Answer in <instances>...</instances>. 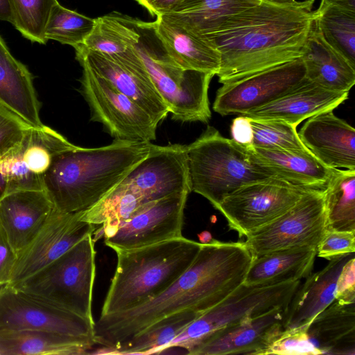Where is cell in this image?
<instances>
[{"label": "cell", "mask_w": 355, "mask_h": 355, "mask_svg": "<svg viewBox=\"0 0 355 355\" xmlns=\"http://www.w3.org/2000/svg\"><path fill=\"white\" fill-rule=\"evenodd\" d=\"M252 260L243 242L202 243L191 266L158 295L132 309L100 315L94 322L95 343L111 351L164 317L184 310L203 313L243 283Z\"/></svg>", "instance_id": "6da1fadb"}, {"label": "cell", "mask_w": 355, "mask_h": 355, "mask_svg": "<svg viewBox=\"0 0 355 355\" xmlns=\"http://www.w3.org/2000/svg\"><path fill=\"white\" fill-rule=\"evenodd\" d=\"M313 3L261 1L227 19L205 37L220 54L218 82L239 80L300 58L314 22Z\"/></svg>", "instance_id": "7a4b0ae2"}, {"label": "cell", "mask_w": 355, "mask_h": 355, "mask_svg": "<svg viewBox=\"0 0 355 355\" xmlns=\"http://www.w3.org/2000/svg\"><path fill=\"white\" fill-rule=\"evenodd\" d=\"M151 142L114 139L97 148L76 146L55 157L43 191L55 209L85 211L96 205L148 154Z\"/></svg>", "instance_id": "3957f363"}, {"label": "cell", "mask_w": 355, "mask_h": 355, "mask_svg": "<svg viewBox=\"0 0 355 355\" xmlns=\"http://www.w3.org/2000/svg\"><path fill=\"white\" fill-rule=\"evenodd\" d=\"M201 244L181 236L115 250L116 268L101 315L132 309L158 295L191 266Z\"/></svg>", "instance_id": "277c9868"}, {"label": "cell", "mask_w": 355, "mask_h": 355, "mask_svg": "<svg viewBox=\"0 0 355 355\" xmlns=\"http://www.w3.org/2000/svg\"><path fill=\"white\" fill-rule=\"evenodd\" d=\"M134 24L139 35L134 48L172 119L207 123L211 116L208 89L215 75L179 67L168 54L154 21L135 18Z\"/></svg>", "instance_id": "5b68a950"}, {"label": "cell", "mask_w": 355, "mask_h": 355, "mask_svg": "<svg viewBox=\"0 0 355 355\" xmlns=\"http://www.w3.org/2000/svg\"><path fill=\"white\" fill-rule=\"evenodd\" d=\"M186 147L191 191L216 209L226 196L242 186L272 178L247 148L224 137L212 126L208 125Z\"/></svg>", "instance_id": "8992f818"}, {"label": "cell", "mask_w": 355, "mask_h": 355, "mask_svg": "<svg viewBox=\"0 0 355 355\" xmlns=\"http://www.w3.org/2000/svg\"><path fill=\"white\" fill-rule=\"evenodd\" d=\"M93 234L87 235L33 275L11 286L94 322L92 311L96 275Z\"/></svg>", "instance_id": "52a82bcc"}, {"label": "cell", "mask_w": 355, "mask_h": 355, "mask_svg": "<svg viewBox=\"0 0 355 355\" xmlns=\"http://www.w3.org/2000/svg\"><path fill=\"white\" fill-rule=\"evenodd\" d=\"M301 280L256 286L243 283L221 302L191 322L161 352L171 348L186 350L202 337L249 317L277 307H287Z\"/></svg>", "instance_id": "ba28073f"}, {"label": "cell", "mask_w": 355, "mask_h": 355, "mask_svg": "<svg viewBox=\"0 0 355 355\" xmlns=\"http://www.w3.org/2000/svg\"><path fill=\"white\" fill-rule=\"evenodd\" d=\"M324 190H306L289 209L249 234L243 243L252 257L291 248L317 247L327 230Z\"/></svg>", "instance_id": "9c48e42d"}, {"label": "cell", "mask_w": 355, "mask_h": 355, "mask_svg": "<svg viewBox=\"0 0 355 355\" xmlns=\"http://www.w3.org/2000/svg\"><path fill=\"white\" fill-rule=\"evenodd\" d=\"M81 93L91 120L102 123L114 139L150 142L158 123L143 108L89 67L82 64Z\"/></svg>", "instance_id": "30bf717a"}, {"label": "cell", "mask_w": 355, "mask_h": 355, "mask_svg": "<svg viewBox=\"0 0 355 355\" xmlns=\"http://www.w3.org/2000/svg\"><path fill=\"white\" fill-rule=\"evenodd\" d=\"M308 189L268 178L242 186L226 196L218 209L240 237L269 223L293 207Z\"/></svg>", "instance_id": "8fae6325"}, {"label": "cell", "mask_w": 355, "mask_h": 355, "mask_svg": "<svg viewBox=\"0 0 355 355\" xmlns=\"http://www.w3.org/2000/svg\"><path fill=\"white\" fill-rule=\"evenodd\" d=\"M44 125L30 127L21 141L0 157V199L12 192L43 190V178L58 154L74 148Z\"/></svg>", "instance_id": "7c38bea8"}, {"label": "cell", "mask_w": 355, "mask_h": 355, "mask_svg": "<svg viewBox=\"0 0 355 355\" xmlns=\"http://www.w3.org/2000/svg\"><path fill=\"white\" fill-rule=\"evenodd\" d=\"M92 322L13 286H0V331H44L94 339Z\"/></svg>", "instance_id": "4fadbf2b"}, {"label": "cell", "mask_w": 355, "mask_h": 355, "mask_svg": "<svg viewBox=\"0 0 355 355\" xmlns=\"http://www.w3.org/2000/svg\"><path fill=\"white\" fill-rule=\"evenodd\" d=\"M306 80L302 59L223 84L216 95L214 110L220 115H243L280 98Z\"/></svg>", "instance_id": "5bb4252c"}, {"label": "cell", "mask_w": 355, "mask_h": 355, "mask_svg": "<svg viewBox=\"0 0 355 355\" xmlns=\"http://www.w3.org/2000/svg\"><path fill=\"white\" fill-rule=\"evenodd\" d=\"M189 193H174L144 204L131 218L104 235L114 251L139 248L182 236Z\"/></svg>", "instance_id": "9a60e30c"}, {"label": "cell", "mask_w": 355, "mask_h": 355, "mask_svg": "<svg viewBox=\"0 0 355 355\" xmlns=\"http://www.w3.org/2000/svg\"><path fill=\"white\" fill-rule=\"evenodd\" d=\"M83 211L53 209L32 241L17 254L10 282L14 285L45 268L82 239L94 234L96 225L80 220Z\"/></svg>", "instance_id": "2e32d148"}, {"label": "cell", "mask_w": 355, "mask_h": 355, "mask_svg": "<svg viewBox=\"0 0 355 355\" xmlns=\"http://www.w3.org/2000/svg\"><path fill=\"white\" fill-rule=\"evenodd\" d=\"M138 190L148 202L191 192L186 145L152 144L148 155L122 180Z\"/></svg>", "instance_id": "e0dca14e"}, {"label": "cell", "mask_w": 355, "mask_h": 355, "mask_svg": "<svg viewBox=\"0 0 355 355\" xmlns=\"http://www.w3.org/2000/svg\"><path fill=\"white\" fill-rule=\"evenodd\" d=\"M286 308L277 307L260 315L245 318L219 329L193 343L186 353L191 355H261L283 330Z\"/></svg>", "instance_id": "ac0fdd59"}, {"label": "cell", "mask_w": 355, "mask_h": 355, "mask_svg": "<svg viewBox=\"0 0 355 355\" xmlns=\"http://www.w3.org/2000/svg\"><path fill=\"white\" fill-rule=\"evenodd\" d=\"M76 58L80 65L89 67L104 78L118 91L135 102L158 124L169 113L152 83L145 67L124 64L110 56L77 46Z\"/></svg>", "instance_id": "d6986e66"}, {"label": "cell", "mask_w": 355, "mask_h": 355, "mask_svg": "<svg viewBox=\"0 0 355 355\" xmlns=\"http://www.w3.org/2000/svg\"><path fill=\"white\" fill-rule=\"evenodd\" d=\"M298 135L306 149L326 166L355 170V130L333 111L307 119Z\"/></svg>", "instance_id": "ffe728a7"}, {"label": "cell", "mask_w": 355, "mask_h": 355, "mask_svg": "<svg viewBox=\"0 0 355 355\" xmlns=\"http://www.w3.org/2000/svg\"><path fill=\"white\" fill-rule=\"evenodd\" d=\"M348 94L325 89L306 79L280 98L243 115L253 119L282 121L297 128L305 119L333 111L348 98Z\"/></svg>", "instance_id": "44dd1931"}, {"label": "cell", "mask_w": 355, "mask_h": 355, "mask_svg": "<svg viewBox=\"0 0 355 355\" xmlns=\"http://www.w3.org/2000/svg\"><path fill=\"white\" fill-rule=\"evenodd\" d=\"M354 253L329 260L318 272L311 273L299 285L286 309L283 329H308L312 320L335 300L336 281Z\"/></svg>", "instance_id": "7402d4cb"}, {"label": "cell", "mask_w": 355, "mask_h": 355, "mask_svg": "<svg viewBox=\"0 0 355 355\" xmlns=\"http://www.w3.org/2000/svg\"><path fill=\"white\" fill-rule=\"evenodd\" d=\"M53 209L43 190L15 191L0 199V222L17 254L36 236Z\"/></svg>", "instance_id": "603a6c76"}, {"label": "cell", "mask_w": 355, "mask_h": 355, "mask_svg": "<svg viewBox=\"0 0 355 355\" xmlns=\"http://www.w3.org/2000/svg\"><path fill=\"white\" fill-rule=\"evenodd\" d=\"M247 148L272 177L306 189L324 190L338 171L324 165L308 150Z\"/></svg>", "instance_id": "cb8c5ba5"}, {"label": "cell", "mask_w": 355, "mask_h": 355, "mask_svg": "<svg viewBox=\"0 0 355 355\" xmlns=\"http://www.w3.org/2000/svg\"><path fill=\"white\" fill-rule=\"evenodd\" d=\"M154 23L168 54L179 67L217 75L220 66V54L208 40L166 15L156 17Z\"/></svg>", "instance_id": "d4e9b609"}, {"label": "cell", "mask_w": 355, "mask_h": 355, "mask_svg": "<svg viewBox=\"0 0 355 355\" xmlns=\"http://www.w3.org/2000/svg\"><path fill=\"white\" fill-rule=\"evenodd\" d=\"M0 105L31 127L44 125L40 102L27 67L15 59L0 36Z\"/></svg>", "instance_id": "484cf974"}, {"label": "cell", "mask_w": 355, "mask_h": 355, "mask_svg": "<svg viewBox=\"0 0 355 355\" xmlns=\"http://www.w3.org/2000/svg\"><path fill=\"white\" fill-rule=\"evenodd\" d=\"M301 58L306 79L325 89L349 92L355 83V67L324 40L315 21Z\"/></svg>", "instance_id": "4316f807"}, {"label": "cell", "mask_w": 355, "mask_h": 355, "mask_svg": "<svg viewBox=\"0 0 355 355\" xmlns=\"http://www.w3.org/2000/svg\"><path fill=\"white\" fill-rule=\"evenodd\" d=\"M316 255L317 247L302 246L252 257L243 284L263 286L306 278L312 272Z\"/></svg>", "instance_id": "83f0119b"}, {"label": "cell", "mask_w": 355, "mask_h": 355, "mask_svg": "<svg viewBox=\"0 0 355 355\" xmlns=\"http://www.w3.org/2000/svg\"><path fill=\"white\" fill-rule=\"evenodd\" d=\"M310 340L322 354H355V302L334 300L312 320Z\"/></svg>", "instance_id": "f1b7e54d"}, {"label": "cell", "mask_w": 355, "mask_h": 355, "mask_svg": "<svg viewBox=\"0 0 355 355\" xmlns=\"http://www.w3.org/2000/svg\"><path fill=\"white\" fill-rule=\"evenodd\" d=\"M94 345L91 338L51 331H0V355L85 354Z\"/></svg>", "instance_id": "f546056e"}, {"label": "cell", "mask_w": 355, "mask_h": 355, "mask_svg": "<svg viewBox=\"0 0 355 355\" xmlns=\"http://www.w3.org/2000/svg\"><path fill=\"white\" fill-rule=\"evenodd\" d=\"M261 0H183L166 15L196 35L205 38L216 32L232 15L260 3Z\"/></svg>", "instance_id": "4dcf8cb0"}, {"label": "cell", "mask_w": 355, "mask_h": 355, "mask_svg": "<svg viewBox=\"0 0 355 355\" xmlns=\"http://www.w3.org/2000/svg\"><path fill=\"white\" fill-rule=\"evenodd\" d=\"M147 202L138 190L121 181L96 205L83 211L80 218L95 225H102L105 235L131 218Z\"/></svg>", "instance_id": "1f68e13d"}, {"label": "cell", "mask_w": 355, "mask_h": 355, "mask_svg": "<svg viewBox=\"0 0 355 355\" xmlns=\"http://www.w3.org/2000/svg\"><path fill=\"white\" fill-rule=\"evenodd\" d=\"M134 18L112 12L95 19V25L84 43L78 46L109 55L126 58L138 38Z\"/></svg>", "instance_id": "d6a6232c"}, {"label": "cell", "mask_w": 355, "mask_h": 355, "mask_svg": "<svg viewBox=\"0 0 355 355\" xmlns=\"http://www.w3.org/2000/svg\"><path fill=\"white\" fill-rule=\"evenodd\" d=\"M201 313L184 310L164 317L151 324L124 344L111 350V354H135L160 353Z\"/></svg>", "instance_id": "836d02e7"}, {"label": "cell", "mask_w": 355, "mask_h": 355, "mask_svg": "<svg viewBox=\"0 0 355 355\" xmlns=\"http://www.w3.org/2000/svg\"><path fill=\"white\" fill-rule=\"evenodd\" d=\"M314 21L324 40L355 67V11L320 2Z\"/></svg>", "instance_id": "e575fe53"}, {"label": "cell", "mask_w": 355, "mask_h": 355, "mask_svg": "<svg viewBox=\"0 0 355 355\" xmlns=\"http://www.w3.org/2000/svg\"><path fill=\"white\" fill-rule=\"evenodd\" d=\"M327 230L355 232V170L338 169L324 190Z\"/></svg>", "instance_id": "d590c367"}, {"label": "cell", "mask_w": 355, "mask_h": 355, "mask_svg": "<svg viewBox=\"0 0 355 355\" xmlns=\"http://www.w3.org/2000/svg\"><path fill=\"white\" fill-rule=\"evenodd\" d=\"M95 25L92 19L67 9L59 3L51 12L46 29L45 38L77 47L84 43Z\"/></svg>", "instance_id": "8d00e7d4"}, {"label": "cell", "mask_w": 355, "mask_h": 355, "mask_svg": "<svg viewBox=\"0 0 355 355\" xmlns=\"http://www.w3.org/2000/svg\"><path fill=\"white\" fill-rule=\"evenodd\" d=\"M12 24L32 42L45 44L46 26L57 0H8Z\"/></svg>", "instance_id": "74e56055"}, {"label": "cell", "mask_w": 355, "mask_h": 355, "mask_svg": "<svg viewBox=\"0 0 355 355\" xmlns=\"http://www.w3.org/2000/svg\"><path fill=\"white\" fill-rule=\"evenodd\" d=\"M249 119L253 130V147L272 150H307L300 139L296 127L293 125L277 120Z\"/></svg>", "instance_id": "f35d334b"}, {"label": "cell", "mask_w": 355, "mask_h": 355, "mask_svg": "<svg viewBox=\"0 0 355 355\" xmlns=\"http://www.w3.org/2000/svg\"><path fill=\"white\" fill-rule=\"evenodd\" d=\"M318 355L320 350L310 340L306 329H283L261 355Z\"/></svg>", "instance_id": "ab89813d"}, {"label": "cell", "mask_w": 355, "mask_h": 355, "mask_svg": "<svg viewBox=\"0 0 355 355\" xmlns=\"http://www.w3.org/2000/svg\"><path fill=\"white\" fill-rule=\"evenodd\" d=\"M355 250V232L327 230L317 246V255L329 261Z\"/></svg>", "instance_id": "60d3db41"}, {"label": "cell", "mask_w": 355, "mask_h": 355, "mask_svg": "<svg viewBox=\"0 0 355 355\" xmlns=\"http://www.w3.org/2000/svg\"><path fill=\"white\" fill-rule=\"evenodd\" d=\"M30 127L0 105V157L16 146Z\"/></svg>", "instance_id": "b9f144b4"}, {"label": "cell", "mask_w": 355, "mask_h": 355, "mask_svg": "<svg viewBox=\"0 0 355 355\" xmlns=\"http://www.w3.org/2000/svg\"><path fill=\"white\" fill-rule=\"evenodd\" d=\"M335 300L344 303L355 302V259L351 257L343 266L336 281Z\"/></svg>", "instance_id": "7bdbcfd3"}, {"label": "cell", "mask_w": 355, "mask_h": 355, "mask_svg": "<svg viewBox=\"0 0 355 355\" xmlns=\"http://www.w3.org/2000/svg\"><path fill=\"white\" fill-rule=\"evenodd\" d=\"M16 259L17 253L0 222V286L9 283Z\"/></svg>", "instance_id": "ee69618b"}, {"label": "cell", "mask_w": 355, "mask_h": 355, "mask_svg": "<svg viewBox=\"0 0 355 355\" xmlns=\"http://www.w3.org/2000/svg\"><path fill=\"white\" fill-rule=\"evenodd\" d=\"M230 130L233 141L245 148L252 146L253 130L248 116L241 115L233 119Z\"/></svg>", "instance_id": "f6af8a7d"}, {"label": "cell", "mask_w": 355, "mask_h": 355, "mask_svg": "<svg viewBox=\"0 0 355 355\" xmlns=\"http://www.w3.org/2000/svg\"><path fill=\"white\" fill-rule=\"evenodd\" d=\"M156 17L173 12L183 0H135Z\"/></svg>", "instance_id": "bcb514c9"}, {"label": "cell", "mask_w": 355, "mask_h": 355, "mask_svg": "<svg viewBox=\"0 0 355 355\" xmlns=\"http://www.w3.org/2000/svg\"><path fill=\"white\" fill-rule=\"evenodd\" d=\"M321 3L355 11V0H321Z\"/></svg>", "instance_id": "7dc6e473"}, {"label": "cell", "mask_w": 355, "mask_h": 355, "mask_svg": "<svg viewBox=\"0 0 355 355\" xmlns=\"http://www.w3.org/2000/svg\"><path fill=\"white\" fill-rule=\"evenodd\" d=\"M0 20L12 24V15L8 0H0Z\"/></svg>", "instance_id": "c3c4849f"}, {"label": "cell", "mask_w": 355, "mask_h": 355, "mask_svg": "<svg viewBox=\"0 0 355 355\" xmlns=\"http://www.w3.org/2000/svg\"><path fill=\"white\" fill-rule=\"evenodd\" d=\"M261 1H266L273 3H291L295 1V0H261Z\"/></svg>", "instance_id": "681fc988"}]
</instances>
